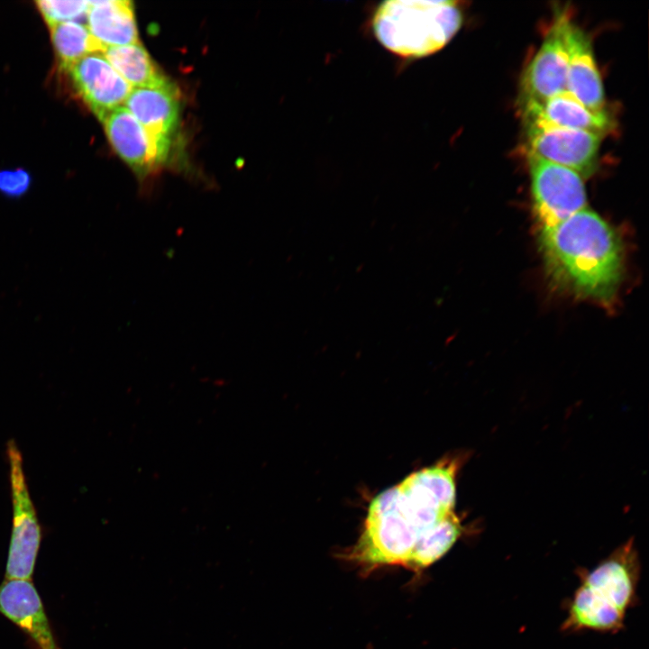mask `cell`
<instances>
[{
	"mask_svg": "<svg viewBox=\"0 0 649 649\" xmlns=\"http://www.w3.org/2000/svg\"><path fill=\"white\" fill-rule=\"evenodd\" d=\"M461 462L447 459L379 494L345 558L366 573L384 566L404 567L420 539L453 513Z\"/></svg>",
	"mask_w": 649,
	"mask_h": 649,
	"instance_id": "1",
	"label": "cell"
},
{
	"mask_svg": "<svg viewBox=\"0 0 649 649\" xmlns=\"http://www.w3.org/2000/svg\"><path fill=\"white\" fill-rule=\"evenodd\" d=\"M540 250L557 288L609 304L623 276V245L617 233L588 207L550 226H541Z\"/></svg>",
	"mask_w": 649,
	"mask_h": 649,
	"instance_id": "2",
	"label": "cell"
},
{
	"mask_svg": "<svg viewBox=\"0 0 649 649\" xmlns=\"http://www.w3.org/2000/svg\"><path fill=\"white\" fill-rule=\"evenodd\" d=\"M462 23L453 1L390 0L381 3L372 18L377 40L404 58H422L443 48Z\"/></svg>",
	"mask_w": 649,
	"mask_h": 649,
	"instance_id": "3",
	"label": "cell"
},
{
	"mask_svg": "<svg viewBox=\"0 0 649 649\" xmlns=\"http://www.w3.org/2000/svg\"><path fill=\"white\" fill-rule=\"evenodd\" d=\"M7 460L13 518L5 580H31L42 532L28 489L23 456L14 440L7 443Z\"/></svg>",
	"mask_w": 649,
	"mask_h": 649,
	"instance_id": "4",
	"label": "cell"
},
{
	"mask_svg": "<svg viewBox=\"0 0 649 649\" xmlns=\"http://www.w3.org/2000/svg\"><path fill=\"white\" fill-rule=\"evenodd\" d=\"M534 211L541 226H550L587 207L583 178L573 170L527 154Z\"/></svg>",
	"mask_w": 649,
	"mask_h": 649,
	"instance_id": "5",
	"label": "cell"
},
{
	"mask_svg": "<svg viewBox=\"0 0 649 649\" xmlns=\"http://www.w3.org/2000/svg\"><path fill=\"white\" fill-rule=\"evenodd\" d=\"M525 125L527 154L570 169L583 179L597 171L599 135L535 121Z\"/></svg>",
	"mask_w": 649,
	"mask_h": 649,
	"instance_id": "6",
	"label": "cell"
},
{
	"mask_svg": "<svg viewBox=\"0 0 649 649\" xmlns=\"http://www.w3.org/2000/svg\"><path fill=\"white\" fill-rule=\"evenodd\" d=\"M567 13L557 14L540 49L525 69L519 85L520 108L539 104L566 90L568 53Z\"/></svg>",
	"mask_w": 649,
	"mask_h": 649,
	"instance_id": "7",
	"label": "cell"
},
{
	"mask_svg": "<svg viewBox=\"0 0 649 649\" xmlns=\"http://www.w3.org/2000/svg\"><path fill=\"white\" fill-rule=\"evenodd\" d=\"M640 571L637 551L629 540L592 570H580L578 574L580 584L626 614L637 600Z\"/></svg>",
	"mask_w": 649,
	"mask_h": 649,
	"instance_id": "8",
	"label": "cell"
},
{
	"mask_svg": "<svg viewBox=\"0 0 649 649\" xmlns=\"http://www.w3.org/2000/svg\"><path fill=\"white\" fill-rule=\"evenodd\" d=\"M101 54L87 55L67 71L77 93L99 120L122 106L133 88Z\"/></svg>",
	"mask_w": 649,
	"mask_h": 649,
	"instance_id": "9",
	"label": "cell"
},
{
	"mask_svg": "<svg viewBox=\"0 0 649 649\" xmlns=\"http://www.w3.org/2000/svg\"><path fill=\"white\" fill-rule=\"evenodd\" d=\"M0 613L16 625L36 649H61L32 580H5L1 583Z\"/></svg>",
	"mask_w": 649,
	"mask_h": 649,
	"instance_id": "10",
	"label": "cell"
},
{
	"mask_svg": "<svg viewBox=\"0 0 649 649\" xmlns=\"http://www.w3.org/2000/svg\"><path fill=\"white\" fill-rule=\"evenodd\" d=\"M124 103L150 136L171 142L178 124L180 106L179 92L169 79L133 87Z\"/></svg>",
	"mask_w": 649,
	"mask_h": 649,
	"instance_id": "11",
	"label": "cell"
},
{
	"mask_svg": "<svg viewBox=\"0 0 649 649\" xmlns=\"http://www.w3.org/2000/svg\"><path fill=\"white\" fill-rule=\"evenodd\" d=\"M566 45L568 53L566 90L590 110L606 111L603 84L590 39L571 20L567 28Z\"/></svg>",
	"mask_w": 649,
	"mask_h": 649,
	"instance_id": "12",
	"label": "cell"
},
{
	"mask_svg": "<svg viewBox=\"0 0 649 649\" xmlns=\"http://www.w3.org/2000/svg\"><path fill=\"white\" fill-rule=\"evenodd\" d=\"M100 121L115 152L139 176L162 164L151 136L124 106L107 112Z\"/></svg>",
	"mask_w": 649,
	"mask_h": 649,
	"instance_id": "13",
	"label": "cell"
},
{
	"mask_svg": "<svg viewBox=\"0 0 649 649\" xmlns=\"http://www.w3.org/2000/svg\"><path fill=\"white\" fill-rule=\"evenodd\" d=\"M525 122H542L571 129L586 131L604 137L616 126L608 112H593L567 90L539 104L520 108Z\"/></svg>",
	"mask_w": 649,
	"mask_h": 649,
	"instance_id": "14",
	"label": "cell"
},
{
	"mask_svg": "<svg viewBox=\"0 0 649 649\" xmlns=\"http://www.w3.org/2000/svg\"><path fill=\"white\" fill-rule=\"evenodd\" d=\"M88 4L87 29L104 50L140 42L132 2L101 0Z\"/></svg>",
	"mask_w": 649,
	"mask_h": 649,
	"instance_id": "15",
	"label": "cell"
},
{
	"mask_svg": "<svg viewBox=\"0 0 649 649\" xmlns=\"http://www.w3.org/2000/svg\"><path fill=\"white\" fill-rule=\"evenodd\" d=\"M567 608V617L562 625L564 632L593 630L614 633L624 626L626 614L582 584L574 591Z\"/></svg>",
	"mask_w": 649,
	"mask_h": 649,
	"instance_id": "16",
	"label": "cell"
},
{
	"mask_svg": "<svg viewBox=\"0 0 649 649\" xmlns=\"http://www.w3.org/2000/svg\"><path fill=\"white\" fill-rule=\"evenodd\" d=\"M102 54L132 87L157 84L167 78L140 42L108 47Z\"/></svg>",
	"mask_w": 649,
	"mask_h": 649,
	"instance_id": "17",
	"label": "cell"
},
{
	"mask_svg": "<svg viewBox=\"0 0 649 649\" xmlns=\"http://www.w3.org/2000/svg\"><path fill=\"white\" fill-rule=\"evenodd\" d=\"M462 534V526L453 512L416 544L404 568L419 573L442 558Z\"/></svg>",
	"mask_w": 649,
	"mask_h": 649,
	"instance_id": "18",
	"label": "cell"
},
{
	"mask_svg": "<svg viewBox=\"0 0 649 649\" xmlns=\"http://www.w3.org/2000/svg\"><path fill=\"white\" fill-rule=\"evenodd\" d=\"M50 30L58 65L65 72L83 57L104 51L87 27L81 23L73 21L59 23L50 26Z\"/></svg>",
	"mask_w": 649,
	"mask_h": 649,
	"instance_id": "19",
	"label": "cell"
},
{
	"mask_svg": "<svg viewBox=\"0 0 649 649\" xmlns=\"http://www.w3.org/2000/svg\"><path fill=\"white\" fill-rule=\"evenodd\" d=\"M35 4L49 27L87 15L89 8L88 1L41 0Z\"/></svg>",
	"mask_w": 649,
	"mask_h": 649,
	"instance_id": "20",
	"label": "cell"
},
{
	"mask_svg": "<svg viewBox=\"0 0 649 649\" xmlns=\"http://www.w3.org/2000/svg\"><path fill=\"white\" fill-rule=\"evenodd\" d=\"M32 178L23 169L0 170V193L7 197L17 198L30 188Z\"/></svg>",
	"mask_w": 649,
	"mask_h": 649,
	"instance_id": "21",
	"label": "cell"
}]
</instances>
